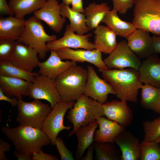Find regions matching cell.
I'll return each instance as SVG.
<instances>
[{
  "mask_svg": "<svg viewBox=\"0 0 160 160\" xmlns=\"http://www.w3.org/2000/svg\"><path fill=\"white\" fill-rule=\"evenodd\" d=\"M39 75L38 73L25 71L14 65L9 60L0 61V75L21 79L31 83Z\"/></svg>",
  "mask_w": 160,
  "mask_h": 160,
  "instance_id": "obj_31",
  "label": "cell"
},
{
  "mask_svg": "<svg viewBox=\"0 0 160 160\" xmlns=\"http://www.w3.org/2000/svg\"><path fill=\"white\" fill-rule=\"evenodd\" d=\"M57 156L44 153L42 150L35 152L32 155V160H58Z\"/></svg>",
  "mask_w": 160,
  "mask_h": 160,
  "instance_id": "obj_38",
  "label": "cell"
},
{
  "mask_svg": "<svg viewBox=\"0 0 160 160\" xmlns=\"http://www.w3.org/2000/svg\"><path fill=\"white\" fill-rule=\"evenodd\" d=\"M98 129L94 134V142L99 143H114L116 137L126 129L117 122L109 120L104 116L98 118L96 120Z\"/></svg>",
  "mask_w": 160,
  "mask_h": 160,
  "instance_id": "obj_21",
  "label": "cell"
},
{
  "mask_svg": "<svg viewBox=\"0 0 160 160\" xmlns=\"http://www.w3.org/2000/svg\"><path fill=\"white\" fill-rule=\"evenodd\" d=\"M104 116L107 119L115 121L126 127L133 121V112L125 100H112L103 104Z\"/></svg>",
  "mask_w": 160,
  "mask_h": 160,
  "instance_id": "obj_16",
  "label": "cell"
},
{
  "mask_svg": "<svg viewBox=\"0 0 160 160\" xmlns=\"http://www.w3.org/2000/svg\"><path fill=\"white\" fill-rule=\"evenodd\" d=\"M87 76L84 94L104 104L107 102L109 94L115 95L110 85L104 79H101L93 67L87 66Z\"/></svg>",
  "mask_w": 160,
  "mask_h": 160,
  "instance_id": "obj_12",
  "label": "cell"
},
{
  "mask_svg": "<svg viewBox=\"0 0 160 160\" xmlns=\"http://www.w3.org/2000/svg\"><path fill=\"white\" fill-rule=\"evenodd\" d=\"M102 72L103 77L111 86L115 95L121 100L137 103L139 90L143 85L138 70L131 68L108 69Z\"/></svg>",
  "mask_w": 160,
  "mask_h": 160,
  "instance_id": "obj_1",
  "label": "cell"
},
{
  "mask_svg": "<svg viewBox=\"0 0 160 160\" xmlns=\"http://www.w3.org/2000/svg\"><path fill=\"white\" fill-rule=\"evenodd\" d=\"M25 20L15 17L1 16L0 18V39L17 41L23 33Z\"/></svg>",
  "mask_w": 160,
  "mask_h": 160,
  "instance_id": "obj_23",
  "label": "cell"
},
{
  "mask_svg": "<svg viewBox=\"0 0 160 160\" xmlns=\"http://www.w3.org/2000/svg\"><path fill=\"white\" fill-rule=\"evenodd\" d=\"M57 39L56 35L47 33L41 21L33 15L25 20L24 31L17 41L36 50L39 58L43 60L49 51L47 43Z\"/></svg>",
  "mask_w": 160,
  "mask_h": 160,
  "instance_id": "obj_6",
  "label": "cell"
},
{
  "mask_svg": "<svg viewBox=\"0 0 160 160\" xmlns=\"http://www.w3.org/2000/svg\"><path fill=\"white\" fill-rule=\"evenodd\" d=\"M160 144V136H159L155 140Z\"/></svg>",
  "mask_w": 160,
  "mask_h": 160,
  "instance_id": "obj_47",
  "label": "cell"
},
{
  "mask_svg": "<svg viewBox=\"0 0 160 160\" xmlns=\"http://www.w3.org/2000/svg\"><path fill=\"white\" fill-rule=\"evenodd\" d=\"M1 130L13 143L15 149L32 155L51 142L41 129L20 124L13 127H3Z\"/></svg>",
  "mask_w": 160,
  "mask_h": 160,
  "instance_id": "obj_2",
  "label": "cell"
},
{
  "mask_svg": "<svg viewBox=\"0 0 160 160\" xmlns=\"http://www.w3.org/2000/svg\"><path fill=\"white\" fill-rule=\"evenodd\" d=\"M75 103L59 102L52 109L44 120L41 129L49 139L52 145H55L56 138L60 132L65 129L69 130L72 127L64 125V118L66 111L73 107Z\"/></svg>",
  "mask_w": 160,
  "mask_h": 160,
  "instance_id": "obj_8",
  "label": "cell"
},
{
  "mask_svg": "<svg viewBox=\"0 0 160 160\" xmlns=\"http://www.w3.org/2000/svg\"><path fill=\"white\" fill-rule=\"evenodd\" d=\"M64 3L69 5L71 4V1L72 0H61Z\"/></svg>",
  "mask_w": 160,
  "mask_h": 160,
  "instance_id": "obj_46",
  "label": "cell"
},
{
  "mask_svg": "<svg viewBox=\"0 0 160 160\" xmlns=\"http://www.w3.org/2000/svg\"><path fill=\"white\" fill-rule=\"evenodd\" d=\"M118 12L113 9L105 15L102 22L113 31L116 35L127 39L137 29L133 23L121 20L118 16Z\"/></svg>",
  "mask_w": 160,
  "mask_h": 160,
  "instance_id": "obj_25",
  "label": "cell"
},
{
  "mask_svg": "<svg viewBox=\"0 0 160 160\" xmlns=\"http://www.w3.org/2000/svg\"><path fill=\"white\" fill-rule=\"evenodd\" d=\"M0 14L2 16L3 15L12 16L14 13L9 7L6 0H0Z\"/></svg>",
  "mask_w": 160,
  "mask_h": 160,
  "instance_id": "obj_39",
  "label": "cell"
},
{
  "mask_svg": "<svg viewBox=\"0 0 160 160\" xmlns=\"http://www.w3.org/2000/svg\"><path fill=\"white\" fill-rule=\"evenodd\" d=\"M138 71L142 83L160 88V58L156 54L145 58L141 63Z\"/></svg>",
  "mask_w": 160,
  "mask_h": 160,
  "instance_id": "obj_20",
  "label": "cell"
},
{
  "mask_svg": "<svg viewBox=\"0 0 160 160\" xmlns=\"http://www.w3.org/2000/svg\"><path fill=\"white\" fill-rule=\"evenodd\" d=\"M141 89V107L160 114V88L144 84Z\"/></svg>",
  "mask_w": 160,
  "mask_h": 160,
  "instance_id": "obj_28",
  "label": "cell"
},
{
  "mask_svg": "<svg viewBox=\"0 0 160 160\" xmlns=\"http://www.w3.org/2000/svg\"><path fill=\"white\" fill-rule=\"evenodd\" d=\"M11 145L1 139H0V160H7L4 152H8L10 150Z\"/></svg>",
  "mask_w": 160,
  "mask_h": 160,
  "instance_id": "obj_40",
  "label": "cell"
},
{
  "mask_svg": "<svg viewBox=\"0 0 160 160\" xmlns=\"http://www.w3.org/2000/svg\"><path fill=\"white\" fill-rule=\"evenodd\" d=\"M74 32L71 30L69 24L67 25L62 37L47 43L48 49L50 51L62 48L90 50L95 49L94 43L90 41V38L92 36V33L81 35Z\"/></svg>",
  "mask_w": 160,
  "mask_h": 160,
  "instance_id": "obj_11",
  "label": "cell"
},
{
  "mask_svg": "<svg viewBox=\"0 0 160 160\" xmlns=\"http://www.w3.org/2000/svg\"><path fill=\"white\" fill-rule=\"evenodd\" d=\"M153 47L154 54L160 53V35H156L152 36Z\"/></svg>",
  "mask_w": 160,
  "mask_h": 160,
  "instance_id": "obj_44",
  "label": "cell"
},
{
  "mask_svg": "<svg viewBox=\"0 0 160 160\" xmlns=\"http://www.w3.org/2000/svg\"><path fill=\"white\" fill-rule=\"evenodd\" d=\"M93 143L88 148L87 153L84 156H83L81 159V160H93V152L94 150Z\"/></svg>",
  "mask_w": 160,
  "mask_h": 160,
  "instance_id": "obj_45",
  "label": "cell"
},
{
  "mask_svg": "<svg viewBox=\"0 0 160 160\" xmlns=\"http://www.w3.org/2000/svg\"><path fill=\"white\" fill-rule=\"evenodd\" d=\"M109 69L131 68L138 70L141 63L140 59L128 47L127 41L122 40L103 60Z\"/></svg>",
  "mask_w": 160,
  "mask_h": 160,
  "instance_id": "obj_9",
  "label": "cell"
},
{
  "mask_svg": "<svg viewBox=\"0 0 160 160\" xmlns=\"http://www.w3.org/2000/svg\"><path fill=\"white\" fill-rule=\"evenodd\" d=\"M114 143L94 142L93 145L98 160H120L121 155Z\"/></svg>",
  "mask_w": 160,
  "mask_h": 160,
  "instance_id": "obj_32",
  "label": "cell"
},
{
  "mask_svg": "<svg viewBox=\"0 0 160 160\" xmlns=\"http://www.w3.org/2000/svg\"><path fill=\"white\" fill-rule=\"evenodd\" d=\"M13 156L18 160H32V155L15 150L13 153Z\"/></svg>",
  "mask_w": 160,
  "mask_h": 160,
  "instance_id": "obj_43",
  "label": "cell"
},
{
  "mask_svg": "<svg viewBox=\"0 0 160 160\" xmlns=\"http://www.w3.org/2000/svg\"><path fill=\"white\" fill-rule=\"evenodd\" d=\"M37 51L18 41H15L13 50L9 59L14 65L29 72H32L39 62Z\"/></svg>",
  "mask_w": 160,
  "mask_h": 160,
  "instance_id": "obj_15",
  "label": "cell"
},
{
  "mask_svg": "<svg viewBox=\"0 0 160 160\" xmlns=\"http://www.w3.org/2000/svg\"><path fill=\"white\" fill-rule=\"evenodd\" d=\"M49 57L45 61L39 62L38 73L55 80L57 78L71 67L76 65V62L71 60L63 61L55 50H50Z\"/></svg>",
  "mask_w": 160,
  "mask_h": 160,
  "instance_id": "obj_19",
  "label": "cell"
},
{
  "mask_svg": "<svg viewBox=\"0 0 160 160\" xmlns=\"http://www.w3.org/2000/svg\"><path fill=\"white\" fill-rule=\"evenodd\" d=\"M47 0H9V5L13 12L15 17L24 19L27 15L31 14L40 9Z\"/></svg>",
  "mask_w": 160,
  "mask_h": 160,
  "instance_id": "obj_30",
  "label": "cell"
},
{
  "mask_svg": "<svg viewBox=\"0 0 160 160\" xmlns=\"http://www.w3.org/2000/svg\"><path fill=\"white\" fill-rule=\"evenodd\" d=\"M71 4V9L74 11L84 13L85 9L83 7L82 0H72Z\"/></svg>",
  "mask_w": 160,
  "mask_h": 160,
  "instance_id": "obj_41",
  "label": "cell"
},
{
  "mask_svg": "<svg viewBox=\"0 0 160 160\" xmlns=\"http://www.w3.org/2000/svg\"><path fill=\"white\" fill-rule=\"evenodd\" d=\"M144 132V140L155 141L160 136V116L151 121L143 122Z\"/></svg>",
  "mask_w": 160,
  "mask_h": 160,
  "instance_id": "obj_34",
  "label": "cell"
},
{
  "mask_svg": "<svg viewBox=\"0 0 160 160\" xmlns=\"http://www.w3.org/2000/svg\"><path fill=\"white\" fill-rule=\"evenodd\" d=\"M102 105L85 94L82 95L70 109L66 116L68 120L73 125V129L68 137L74 135L81 127L87 126L99 117L104 116Z\"/></svg>",
  "mask_w": 160,
  "mask_h": 160,
  "instance_id": "obj_4",
  "label": "cell"
},
{
  "mask_svg": "<svg viewBox=\"0 0 160 160\" xmlns=\"http://www.w3.org/2000/svg\"><path fill=\"white\" fill-rule=\"evenodd\" d=\"M15 41L0 39V61L9 60L13 50Z\"/></svg>",
  "mask_w": 160,
  "mask_h": 160,
  "instance_id": "obj_35",
  "label": "cell"
},
{
  "mask_svg": "<svg viewBox=\"0 0 160 160\" xmlns=\"http://www.w3.org/2000/svg\"><path fill=\"white\" fill-rule=\"evenodd\" d=\"M98 127V122L95 120L87 126L81 127L76 131L75 134L78 143L75 159L81 160L85 151L93 143L94 133Z\"/></svg>",
  "mask_w": 160,
  "mask_h": 160,
  "instance_id": "obj_26",
  "label": "cell"
},
{
  "mask_svg": "<svg viewBox=\"0 0 160 160\" xmlns=\"http://www.w3.org/2000/svg\"><path fill=\"white\" fill-rule=\"evenodd\" d=\"M40 21L44 22L55 32L60 33L66 21L61 13V5L57 0H47L43 6L33 13Z\"/></svg>",
  "mask_w": 160,
  "mask_h": 160,
  "instance_id": "obj_14",
  "label": "cell"
},
{
  "mask_svg": "<svg viewBox=\"0 0 160 160\" xmlns=\"http://www.w3.org/2000/svg\"><path fill=\"white\" fill-rule=\"evenodd\" d=\"M16 120L20 124L41 129L43 123L52 109L50 105L39 100L30 102L18 100Z\"/></svg>",
  "mask_w": 160,
  "mask_h": 160,
  "instance_id": "obj_7",
  "label": "cell"
},
{
  "mask_svg": "<svg viewBox=\"0 0 160 160\" xmlns=\"http://www.w3.org/2000/svg\"><path fill=\"white\" fill-rule=\"evenodd\" d=\"M132 23L137 28L160 35V0H135Z\"/></svg>",
  "mask_w": 160,
  "mask_h": 160,
  "instance_id": "obj_5",
  "label": "cell"
},
{
  "mask_svg": "<svg viewBox=\"0 0 160 160\" xmlns=\"http://www.w3.org/2000/svg\"><path fill=\"white\" fill-rule=\"evenodd\" d=\"M0 100L7 101L10 103L13 107L17 106L18 99L16 97H10L5 95L0 89Z\"/></svg>",
  "mask_w": 160,
  "mask_h": 160,
  "instance_id": "obj_42",
  "label": "cell"
},
{
  "mask_svg": "<svg viewBox=\"0 0 160 160\" xmlns=\"http://www.w3.org/2000/svg\"><path fill=\"white\" fill-rule=\"evenodd\" d=\"M31 82L25 80L0 75V89L6 95L22 99L23 96H28Z\"/></svg>",
  "mask_w": 160,
  "mask_h": 160,
  "instance_id": "obj_22",
  "label": "cell"
},
{
  "mask_svg": "<svg viewBox=\"0 0 160 160\" xmlns=\"http://www.w3.org/2000/svg\"><path fill=\"white\" fill-rule=\"evenodd\" d=\"M110 8L106 2L90 3L85 9L87 25L92 30L99 25Z\"/></svg>",
  "mask_w": 160,
  "mask_h": 160,
  "instance_id": "obj_29",
  "label": "cell"
},
{
  "mask_svg": "<svg viewBox=\"0 0 160 160\" xmlns=\"http://www.w3.org/2000/svg\"><path fill=\"white\" fill-rule=\"evenodd\" d=\"M94 44L95 49L105 54H109L117 43L116 34L107 26L99 25L94 29Z\"/></svg>",
  "mask_w": 160,
  "mask_h": 160,
  "instance_id": "obj_24",
  "label": "cell"
},
{
  "mask_svg": "<svg viewBox=\"0 0 160 160\" xmlns=\"http://www.w3.org/2000/svg\"><path fill=\"white\" fill-rule=\"evenodd\" d=\"M114 142L120 149L121 160H140V142L131 131L125 129L116 137Z\"/></svg>",
  "mask_w": 160,
  "mask_h": 160,
  "instance_id": "obj_18",
  "label": "cell"
},
{
  "mask_svg": "<svg viewBox=\"0 0 160 160\" xmlns=\"http://www.w3.org/2000/svg\"><path fill=\"white\" fill-rule=\"evenodd\" d=\"M126 39L129 48L140 59L146 58L154 54L152 37L149 32L137 28Z\"/></svg>",
  "mask_w": 160,
  "mask_h": 160,
  "instance_id": "obj_17",
  "label": "cell"
},
{
  "mask_svg": "<svg viewBox=\"0 0 160 160\" xmlns=\"http://www.w3.org/2000/svg\"><path fill=\"white\" fill-rule=\"evenodd\" d=\"M55 145L61 160H74L72 153L65 146L63 140L57 137L56 140Z\"/></svg>",
  "mask_w": 160,
  "mask_h": 160,
  "instance_id": "obj_37",
  "label": "cell"
},
{
  "mask_svg": "<svg viewBox=\"0 0 160 160\" xmlns=\"http://www.w3.org/2000/svg\"><path fill=\"white\" fill-rule=\"evenodd\" d=\"M55 51L62 60H70L76 62H88L95 65L101 72L108 69L102 59V52L98 49L62 48Z\"/></svg>",
  "mask_w": 160,
  "mask_h": 160,
  "instance_id": "obj_13",
  "label": "cell"
},
{
  "mask_svg": "<svg viewBox=\"0 0 160 160\" xmlns=\"http://www.w3.org/2000/svg\"><path fill=\"white\" fill-rule=\"evenodd\" d=\"M60 5L61 15L68 19L69 26L73 31L83 35L91 30L87 25L86 16L84 13L73 11L69 5L63 2Z\"/></svg>",
  "mask_w": 160,
  "mask_h": 160,
  "instance_id": "obj_27",
  "label": "cell"
},
{
  "mask_svg": "<svg viewBox=\"0 0 160 160\" xmlns=\"http://www.w3.org/2000/svg\"><path fill=\"white\" fill-rule=\"evenodd\" d=\"M140 160H160V144L156 141L143 140L140 143Z\"/></svg>",
  "mask_w": 160,
  "mask_h": 160,
  "instance_id": "obj_33",
  "label": "cell"
},
{
  "mask_svg": "<svg viewBox=\"0 0 160 160\" xmlns=\"http://www.w3.org/2000/svg\"><path fill=\"white\" fill-rule=\"evenodd\" d=\"M113 9H116L119 13L125 14L127 11L134 6L135 0H112Z\"/></svg>",
  "mask_w": 160,
  "mask_h": 160,
  "instance_id": "obj_36",
  "label": "cell"
},
{
  "mask_svg": "<svg viewBox=\"0 0 160 160\" xmlns=\"http://www.w3.org/2000/svg\"><path fill=\"white\" fill-rule=\"evenodd\" d=\"M87 76V70L76 65L58 76L55 82L61 101L75 102L83 95Z\"/></svg>",
  "mask_w": 160,
  "mask_h": 160,
  "instance_id": "obj_3",
  "label": "cell"
},
{
  "mask_svg": "<svg viewBox=\"0 0 160 160\" xmlns=\"http://www.w3.org/2000/svg\"><path fill=\"white\" fill-rule=\"evenodd\" d=\"M54 80L47 76L39 75L31 83L28 96L34 99L45 100L52 108L61 101L60 96Z\"/></svg>",
  "mask_w": 160,
  "mask_h": 160,
  "instance_id": "obj_10",
  "label": "cell"
}]
</instances>
